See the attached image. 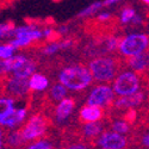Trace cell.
Returning a JSON list of instances; mask_svg holds the SVG:
<instances>
[{"label": "cell", "mask_w": 149, "mask_h": 149, "mask_svg": "<svg viewBox=\"0 0 149 149\" xmlns=\"http://www.w3.org/2000/svg\"><path fill=\"white\" fill-rule=\"evenodd\" d=\"M36 69H37L36 62L32 58L26 57V60L24 61L20 66H18L11 75H16V77H20V78H30L32 74L36 73Z\"/></svg>", "instance_id": "ac0fdd59"}, {"label": "cell", "mask_w": 149, "mask_h": 149, "mask_svg": "<svg viewBox=\"0 0 149 149\" xmlns=\"http://www.w3.org/2000/svg\"><path fill=\"white\" fill-rule=\"evenodd\" d=\"M74 109H75V100H74V98L66 97L65 99H62L61 102L57 103L55 107V112H54L55 120L60 124L65 123L73 113Z\"/></svg>", "instance_id": "30bf717a"}, {"label": "cell", "mask_w": 149, "mask_h": 149, "mask_svg": "<svg viewBox=\"0 0 149 149\" xmlns=\"http://www.w3.org/2000/svg\"><path fill=\"white\" fill-rule=\"evenodd\" d=\"M15 109H16L15 98L10 95H3L1 99H0V118L10 115Z\"/></svg>", "instance_id": "ffe728a7"}, {"label": "cell", "mask_w": 149, "mask_h": 149, "mask_svg": "<svg viewBox=\"0 0 149 149\" xmlns=\"http://www.w3.org/2000/svg\"><path fill=\"white\" fill-rule=\"evenodd\" d=\"M30 78H20L16 75H10L5 80L4 92L12 98H24L29 94L30 90Z\"/></svg>", "instance_id": "ba28073f"}, {"label": "cell", "mask_w": 149, "mask_h": 149, "mask_svg": "<svg viewBox=\"0 0 149 149\" xmlns=\"http://www.w3.org/2000/svg\"><path fill=\"white\" fill-rule=\"evenodd\" d=\"M149 49V36L147 33L136 32L129 33L119 40L118 52L124 57L140 55Z\"/></svg>", "instance_id": "3957f363"}, {"label": "cell", "mask_w": 149, "mask_h": 149, "mask_svg": "<svg viewBox=\"0 0 149 149\" xmlns=\"http://www.w3.org/2000/svg\"><path fill=\"white\" fill-rule=\"evenodd\" d=\"M119 1H122V0H104V6L109 7V6H112V5L118 4Z\"/></svg>", "instance_id": "1f68e13d"}, {"label": "cell", "mask_w": 149, "mask_h": 149, "mask_svg": "<svg viewBox=\"0 0 149 149\" xmlns=\"http://www.w3.org/2000/svg\"><path fill=\"white\" fill-rule=\"evenodd\" d=\"M104 131V125L100 120L98 122H87L81 127V134L86 140H95Z\"/></svg>", "instance_id": "2e32d148"}, {"label": "cell", "mask_w": 149, "mask_h": 149, "mask_svg": "<svg viewBox=\"0 0 149 149\" xmlns=\"http://www.w3.org/2000/svg\"><path fill=\"white\" fill-rule=\"evenodd\" d=\"M116 97L117 95L112 86H110L109 84H98L91 88L87 98H86V104L104 109L110 105H113Z\"/></svg>", "instance_id": "8992f818"}, {"label": "cell", "mask_w": 149, "mask_h": 149, "mask_svg": "<svg viewBox=\"0 0 149 149\" xmlns=\"http://www.w3.org/2000/svg\"><path fill=\"white\" fill-rule=\"evenodd\" d=\"M48 129L47 118L42 115H32L26 120L25 125L22 129L23 137L26 142L29 141H36L40 140V137L45 134Z\"/></svg>", "instance_id": "52a82bcc"}, {"label": "cell", "mask_w": 149, "mask_h": 149, "mask_svg": "<svg viewBox=\"0 0 149 149\" xmlns=\"http://www.w3.org/2000/svg\"><path fill=\"white\" fill-rule=\"evenodd\" d=\"M88 67L93 75L94 81L98 84L112 82L118 74V61L112 56H97L88 62Z\"/></svg>", "instance_id": "7a4b0ae2"}, {"label": "cell", "mask_w": 149, "mask_h": 149, "mask_svg": "<svg viewBox=\"0 0 149 149\" xmlns=\"http://www.w3.org/2000/svg\"><path fill=\"white\" fill-rule=\"evenodd\" d=\"M68 91L69 90L66 87V86L58 81V82L54 84L50 87V90H49V97H50V99L53 102L58 103L62 100V99H65L67 97Z\"/></svg>", "instance_id": "d6986e66"}, {"label": "cell", "mask_w": 149, "mask_h": 149, "mask_svg": "<svg viewBox=\"0 0 149 149\" xmlns=\"http://www.w3.org/2000/svg\"><path fill=\"white\" fill-rule=\"evenodd\" d=\"M61 49H63V44H62V42L52 41L42 48V54L45 55V56H52V55H55L56 53H58Z\"/></svg>", "instance_id": "cb8c5ba5"}, {"label": "cell", "mask_w": 149, "mask_h": 149, "mask_svg": "<svg viewBox=\"0 0 149 149\" xmlns=\"http://www.w3.org/2000/svg\"><path fill=\"white\" fill-rule=\"evenodd\" d=\"M128 66L131 70L136 73H143L149 69V52H144L140 55H136L128 58Z\"/></svg>", "instance_id": "5bb4252c"}, {"label": "cell", "mask_w": 149, "mask_h": 149, "mask_svg": "<svg viewBox=\"0 0 149 149\" xmlns=\"http://www.w3.org/2000/svg\"><path fill=\"white\" fill-rule=\"evenodd\" d=\"M26 57L28 56H25V55L17 54L10 58L1 60L0 61V70H1V74L3 75H11V74L15 72V69L26 60Z\"/></svg>", "instance_id": "9a60e30c"}, {"label": "cell", "mask_w": 149, "mask_h": 149, "mask_svg": "<svg viewBox=\"0 0 149 149\" xmlns=\"http://www.w3.org/2000/svg\"><path fill=\"white\" fill-rule=\"evenodd\" d=\"M57 32L58 35H67L68 33V26H65V25H62L57 29Z\"/></svg>", "instance_id": "d6a6232c"}, {"label": "cell", "mask_w": 149, "mask_h": 149, "mask_svg": "<svg viewBox=\"0 0 149 149\" xmlns=\"http://www.w3.org/2000/svg\"><path fill=\"white\" fill-rule=\"evenodd\" d=\"M141 1H142V3H144L146 5H149V0H141Z\"/></svg>", "instance_id": "836d02e7"}, {"label": "cell", "mask_w": 149, "mask_h": 149, "mask_svg": "<svg viewBox=\"0 0 149 149\" xmlns=\"http://www.w3.org/2000/svg\"><path fill=\"white\" fill-rule=\"evenodd\" d=\"M30 82V90L32 92H45L49 86H50V81H49L48 77L43 75L41 73H35L29 79Z\"/></svg>", "instance_id": "e0dca14e"}, {"label": "cell", "mask_w": 149, "mask_h": 149, "mask_svg": "<svg viewBox=\"0 0 149 149\" xmlns=\"http://www.w3.org/2000/svg\"><path fill=\"white\" fill-rule=\"evenodd\" d=\"M18 50V49L12 44L11 42H7V43H3L0 45V58L1 60H6V58H10L12 57L15 54V52Z\"/></svg>", "instance_id": "4316f807"}, {"label": "cell", "mask_w": 149, "mask_h": 149, "mask_svg": "<svg viewBox=\"0 0 149 149\" xmlns=\"http://www.w3.org/2000/svg\"><path fill=\"white\" fill-rule=\"evenodd\" d=\"M111 18H112L111 13H110V12H106V11L100 12V13L97 15V20H98L99 23H106V22H109Z\"/></svg>", "instance_id": "f1b7e54d"}, {"label": "cell", "mask_w": 149, "mask_h": 149, "mask_svg": "<svg viewBox=\"0 0 149 149\" xmlns=\"http://www.w3.org/2000/svg\"><path fill=\"white\" fill-rule=\"evenodd\" d=\"M112 88L117 97H127L141 90V78L134 70H124L117 74L112 81Z\"/></svg>", "instance_id": "277c9868"}, {"label": "cell", "mask_w": 149, "mask_h": 149, "mask_svg": "<svg viewBox=\"0 0 149 149\" xmlns=\"http://www.w3.org/2000/svg\"><path fill=\"white\" fill-rule=\"evenodd\" d=\"M58 81L72 92H80L88 88L94 81L88 66L70 65L63 67L58 73Z\"/></svg>", "instance_id": "6da1fadb"}, {"label": "cell", "mask_w": 149, "mask_h": 149, "mask_svg": "<svg viewBox=\"0 0 149 149\" xmlns=\"http://www.w3.org/2000/svg\"><path fill=\"white\" fill-rule=\"evenodd\" d=\"M79 115H80V119L84 123L98 122V120H102V118L104 117V111H103V107L86 104L85 106L81 107Z\"/></svg>", "instance_id": "4fadbf2b"}, {"label": "cell", "mask_w": 149, "mask_h": 149, "mask_svg": "<svg viewBox=\"0 0 149 149\" xmlns=\"http://www.w3.org/2000/svg\"><path fill=\"white\" fill-rule=\"evenodd\" d=\"M104 6V0H100V1H94L92 4H90L87 7H85L84 10H81L79 12L78 17L79 18H88V17H92L94 16L97 12H99Z\"/></svg>", "instance_id": "44dd1931"}, {"label": "cell", "mask_w": 149, "mask_h": 149, "mask_svg": "<svg viewBox=\"0 0 149 149\" xmlns=\"http://www.w3.org/2000/svg\"><path fill=\"white\" fill-rule=\"evenodd\" d=\"M16 28L17 26H15V24L11 23V22L1 23V25H0V38H1V40L12 38V37H13Z\"/></svg>", "instance_id": "484cf974"}, {"label": "cell", "mask_w": 149, "mask_h": 149, "mask_svg": "<svg viewBox=\"0 0 149 149\" xmlns=\"http://www.w3.org/2000/svg\"><path fill=\"white\" fill-rule=\"evenodd\" d=\"M26 117H28L26 107H16L10 115L0 118V124H1V127L15 130L26 119Z\"/></svg>", "instance_id": "8fae6325"}, {"label": "cell", "mask_w": 149, "mask_h": 149, "mask_svg": "<svg viewBox=\"0 0 149 149\" xmlns=\"http://www.w3.org/2000/svg\"><path fill=\"white\" fill-rule=\"evenodd\" d=\"M24 142H26L23 137L22 130H12L6 137V143L11 148H17L20 147Z\"/></svg>", "instance_id": "7402d4cb"}, {"label": "cell", "mask_w": 149, "mask_h": 149, "mask_svg": "<svg viewBox=\"0 0 149 149\" xmlns=\"http://www.w3.org/2000/svg\"><path fill=\"white\" fill-rule=\"evenodd\" d=\"M42 38H44V31L41 30L40 28H37L35 24H28V25L17 26L13 37L8 42H11L17 49H20Z\"/></svg>", "instance_id": "5b68a950"}, {"label": "cell", "mask_w": 149, "mask_h": 149, "mask_svg": "<svg viewBox=\"0 0 149 149\" xmlns=\"http://www.w3.org/2000/svg\"><path fill=\"white\" fill-rule=\"evenodd\" d=\"M141 143H142V146H143L144 148L149 149V132H147V134H144V135L142 136Z\"/></svg>", "instance_id": "4dcf8cb0"}, {"label": "cell", "mask_w": 149, "mask_h": 149, "mask_svg": "<svg viewBox=\"0 0 149 149\" xmlns=\"http://www.w3.org/2000/svg\"><path fill=\"white\" fill-rule=\"evenodd\" d=\"M111 130L122 135H125L130 131V124L125 119H113L111 122Z\"/></svg>", "instance_id": "603a6c76"}, {"label": "cell", "mask_w": 149, "mask_h": 149, "mask_svg": "<svg viewBox=\"0 0 149 149\" xmlns=\"http://www.w3.org/2000/svg\"><path fill=\"white\" fill-rule=\"evenodd\" d=\"M26 149H54V144L48 140H36L32 141Z\"/></svg>", "instance_id": "83f0119b"}, {"label": "cell", "mask_w": 149, "mask_h": 149, "mask_svg": "<svg viewBox=\"0 0 149 149\" xmlns=\"http://www.w3.org/2000/svg\"><path fill=\"white\" fill-rule=\"evenodd\" d=\"M66 149H88V146L84 142H78V143H73L68 146Z\"/></svg>", "instance_id": "f546056e"}, {"label": "cell", "mask_w": 149, "mask_h": 149, "mask_svg": "<svg viewBox=\"0 0 149 149\" xmlns=\"http://www.w3.org/2000/svg\"><path fill=\"white\" fill-rule=\"evenodd\" d=\"M146 99V93L143 91H139L134 94L127 95V97H118L115 103H113V107L115 109H119V110H129V109H134L140 106Z\"/></svg>", "instance_id": "7c38bea8"}, {"label": "cell", "mask_w": 149, "mask_h": 149, "mask_svg": "<svg viewBox=\"0 0 149 149\" xmlns=\"http://www.w3.org/2000/svg\"><path fill=\"white\" fill-rule=\"evenodd\" d=\"M128 141L125 136L113 130L103 131L97 139V147L99 149H125Z\"/></svg>", "instance_id": "9c48e42d"}, {"label": "cell", "mask_w": 149, "mask_h": 149, "mask_svg": "<svg viewBox=\"0 0 149 149\" xmlns=\"http://www.w3.org/2000/svg\"><path fill=\"white\" fill-rule=\"evenodd\" d=\"M137 12H136L135 8L132 7H124L122 11H120V15H119V22L120 24H131L132 19L136 17Z\"/></svg>", "instance_id": "d4e9b609"}]
</instances>
